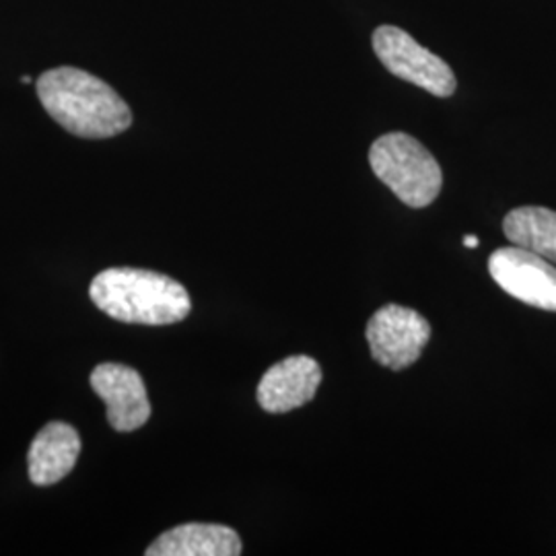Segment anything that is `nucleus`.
Wrapping results in <instances>:
<instances>
[{"label": "nucleus", "instance_id": "7", "mask_svg": "<svg viewBox=\"0 0 556 556\" xmlns=\"http://www.w3.org/2000/svg\"><path fill=\"white\" fill-rule=\"evenodd\" d=\"M91 388L105 402L114 431L130 433L151 418V402L139 371L118 363H101L91 374Z\"/></svg>", "mask_w": 556, "mask_h": 556}, {"label": "nucleus", "instance_id": "10", "mask_svg": "<svg viewBox=\"0 0 556 556\" xmlns=\"http://www.w3.org/2000/svg\"><path fill=\"white\" fill-rule=\"evenodd\" d=\"M147 556H238V532L219 523H184L163 532L147 551Z\"/></svg>", "mask_w": 556, "mask_h": 556}, {"label": "nucleus", "instance_id": "6", "mask_svg": "<svg viewBox=\"0 0 556 556\" xmlns=\"http://www.w3.org/2000/svg\"><path fill=\"white\" fill-rule=\"evenodd\" d=\"M489 273L511 298L544 312H556V268L519 245L501 248L489 258Z\"/></svg>", "mask_w": 556, "mask_h": 556}, {"label": "nucleus", "instance_id": "4", "mask_svg": "<svg viewBox=\"0 0 556 556\" xmlns=\"http://www.w3.org/2000/svg\"><path fill=\"white\" fill-rule=\"evenodd\" d=\"M374 50L381 64L397 77L429 91L435 98H452L457 80L445 60L422 48L410 34L394 25L374 31Z\"/></svg>", "mask_w": 556, "mask_h": 556}, {"label": "nucleus", "instance_id": "12", "mask_svg": "<svg viewBox=\"0 0 556 556\" xmlns=\"http://www.w3.org/2000/svg\"><path fill=\"white\" fill-rule=\"evenodd\" d=\"M478 243L480 241H478L477 236H464V245L466 248H477Z\"/></svg>", "mask_w": 556, "mask_h": 556}, {"label": "nucleus", "instance_id": "1", "mask_svg": "<svg viewBox=\"0 0 556 556\" xmlns=\"http://www.w3.org/2000/svg\"><path fill=\"white\" fill-rule=\"evenodd\" d=\"M36 89L43 110L80 139H112L132 126L128 103L87 71L73 66L46 71Z\"/></svg>", "mask_w": 556, "mask_h": 556}, {"label": "nucleus", "instance_id": "3", "mask_svg": "<svg viewBox=\"0 0 556 556\" xmlns=\"http://www.w3.org/2000/svg\"><path fill=\"white\" fill-rule=\"evenodd\" d=\"M369 165L406 206L425 208L441 192L443 174L431 151L415 137L390 132L369 149Z\"/></svg>", "mask_w": 556, "mask_h": 556}, {"label": "nucleus", "instance_id": "11", "mask_svg": "<svg viewBox=\"0 0 556 556\" xmlns=\"http://www.w3.org/2000/svg\"><path fill=\"white\" fill-rule=\"evenodd\" d=\"M511 245L530 250L556 264V213L544 206H519L503 220Z\"/></svg>", "mask_w": 556, "mask_h": 556}, {"label": "nucleus", "instance_id": "2", "mask_svg": "<svg viewBox=\"0 0 556 556\" xmlns=\"http://www.w3.org/2000/svg\"><path fill=\"white\" fill-rule=\"evenodd\" d=\"M89 298L105 316L124 324H178L192 309V301L181 282L142 268L103 270L91 280Z\"/></svg>", "mask_w": 556, "mask_h": 556}, {"label": "nucleus", "instance_id": "9", "mask_svg": "<svg viewBox=\"0 0 556 556\" xmlns=\"http://www.w3.org/2000/svg\"><path fill=\"white\" fill-rule=\"evenodd\" d=\"M80 456V435L68 422H48L29 445V480L52 486L68 477Z\"/></svg>", "mask_w": 556, "mask_h": 556}, {"label": "nucleus", "instance_id": "8", "mask_svg": "<svg viewBox=\"0 0 556 556\" xmlns=\"http://www.w3.org/2000/svg\"><path fill=\"white\" fill-rule=\"evenodd\" d=\"M321 381L316 358L287 357L273 365L258 383V404L270 415H285L314 400Z\"/></svg>", "mask_w": 556, "mask_h": 556}, {"label": "nucleus", "instance_id": "5", "mask_svg": "<svg viewBox=\"0 0 556 556\" xmlns=\"http://www.w3.org/2000/svg\"><path fill=\"white\" fill-rule=\"evenodd\" d=\"M365 337L371 357L381 367L400 371L422 355L431 340V324L410 307L388 303L371 316Z\"/></svg>", "mask_w": 556, "mask_h": 556}]
</instances>
